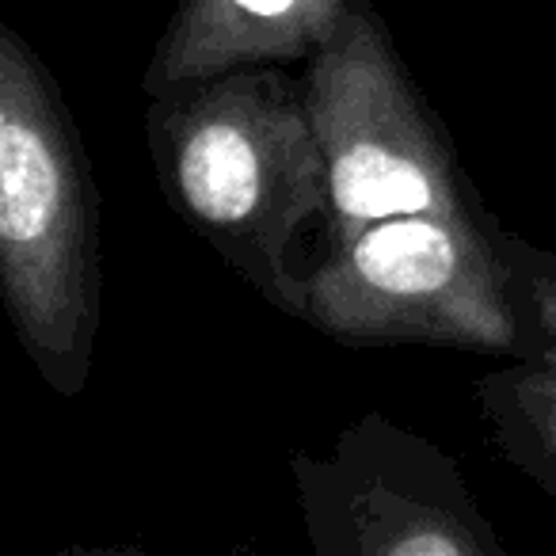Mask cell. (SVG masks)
Listing matches in <instances>:
<instances>
[{
    "mask_svg": "<svg viewBox=\"0 0 556 556\" xmlns=\"http://www.w3.org/2000/svg\"><path fill=\"white\" fill-rule=\"evenodd\" d=\"M146 130L168 206L275 309L302 317L290 255L328 206L305 85L282 65L225 73L149 100Z\"/></svg>",
    "mask_w": 556,
    "mask_h": 556,
    "instance_id": "obj_1",
    "label": "cell"
},
{
    "mask_svg": "<svg viewBox=\"0 0 556 556\" xmlns=\"http://www.w3.org/2000/svg\"><path fill=\"white\" fill-rule=\"evenodd\" d=\"M100 191L42 58L0 27V298L62 396L88 386L100 336Z\"/></svg>",
    "mask_w": 556,
    "mask_h": 556,
    "instance_id": "obj_2",
    "label": "cell"
},
{
    "mask_svg": "<svg viewBox=\"0 0 556 556\" xmlns=\"http://www.w3.org/2000/svg\"><path fill=\"white\" fill-rule=\"evenodd\" d=\"M302 320L351 348L431 343L480 355L522 351L492 217L408 214L328 248L305 270Z\"/></svg>",
    "mask_w": 556,
    "mask_h": 556,
    "instance_id": "obj_3",
    "label": "cell"
},
{
    "mask_svg": "<svg viewBox=\"0 0 556 556\" xmlns=\"http://www.w3.org/2000/svg\"><path fill=\"white\" fill-rule=\"evenodd\" d=\"M305 103L328 168V248L386 217L469 214L462 164L424 108L370 0L305 65Z\"/></svg>",
    "mask_w": 556,
    "mask_h": 556,
    "instance_id": "obj_4",
    "label": "cell"
},
{
    "mask_svg": "<svg viewBox=\"0 0 556 556\" xmlns=\"http://www.w3.org/2000/svg\"><path fill=\"white\" fill-rule=\"evenodd\" d=\"M294 484L317 556H507L454 457L378 412L298 454Z\"/></svg>",
    "mask_w": 556,
    "mask_h": 556,
    "instance_id": "obj_5",
    "label": "cell"
},
{
    "mask_svg": "<svg viewBox=\"0 0 556 556\" xmlns=\"http://www.w3.org/2000/svg\"><path fill=\"white\" fill-rule=\"evenodd\" d=\"M358 0H179L141 77L146 100L260 65H309Z\"/></svg>",
    "mask_w": 556,
    "mask_h": 556,
    "instance_id": "obj_6",
    "label": "cell"
},
{
    "mask_svg": "<svg viewBox=\"0 0 556 556\" xmlns=\"http://www.w3.org/2000/svg\"><path fill=\"white\" fill-rule=\"evenodd\" d=\"M472 396L484 439L518 472L556 495V370L538 363L507 366L477 378Z\"/></svg>",
    "mask_w": 556,
    "mask_h": 556,
    "instance_id": "obj_7",
    "label": "cell"
},
{
    "mask_svg": "<svg viewBox=\"0 0 556 556\" xmlns=\"http://www.w3.org/2000/svg\"><path fill=\"white\" fill-rule=\"evenodd\" d=\"M492 237L507 267V290L518 313V332H522L518 363L556 370V252H545L526 237L500 229L495 222Z\"/></svg>",
    "mask_w": 556,
    "mask_h": 556,
    "instance_id": "obj_8",
    "label": "cell"
}]
</instances>
